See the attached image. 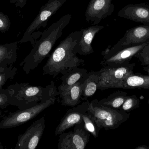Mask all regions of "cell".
Instances as JSON below:
<instances>
[{
    "label": "cell",
    "instance_id": "cell-15",
    "mask_svg": "<svg viewBox=\"0 0 149 149\" xmlns=\"http://www.w3.org/2000/svg\"><path fill=\"white\" fill-rule=\"evenodd\" d=\"M86 76L82 80L74 84L70 88L58 93V96L60 99L59 102L62 106L72 107L79 105L81 101L82 85Z\"/></svg>",
    "mask_w": 149,
    "mask_h": 149
},
{
    "label": "cell",
    "instance_id": "cell-1",
    "mask_svg": "<svg viewBox=\"0 0 149 149\" xmlns=\"http://www.w3.org/2000/svg\"><path fill=\"white\" fill-rule=\"evenodd\" d=\"M81 33V29L73 31L60 42L43 67V75L56 78L84 64L85 60L77 57L74 50Z\"/></svg>",
    "mask_w": 149,
    "mask_h": 149
},
{
    "label": "cell",
    "instance_id": "cell-9",
    "mask_svg": "<svg viewBox=\"0 0 149 149\" xmlns=\"http://www.w3.org/2000/svg\"><path fill=\"white\" fill-rule=\"evenodd\" d=\"M44 116L33 122L24 134L19 135L15 149H35L45 129Z\"/></svg>",
    "mask_w": 149,
    "mask_h": 149
},
{
    "label": "cell",
    "instance_id": "cell-11",
    "mask_svg": "<svg viewBox=\"0 0 149 149\" xmlns=\"http://www.w3.org/2000/svg\"><path fill=\"white\" fill-rule=\"evenodd\" d=\"M89 103V101L87 100L81 104L72 107L67 110L56 128L55 135H59L76 124L83 122L82 115L87 111Z\"/></svg>",
    "mask_w": 149,
    "mask_h": 149
},
{
    "label": "cell",
    "instance_id": "cell-32",
    "mask_svg": "<svg viewBox=\"0 0 149 149\" xmlns=\"http://www.w3.org/2000/svg\"><path fill=\"white\" fill-rule=\"evenodd\" d=\"M148 104L149 106V99H148Z\"/></svg>",
    "mask_w": 149,
    "mask_h": 149
},
{
    "label": "cell",
    "instance_id": "cell-29",
    "mask_svg": "<svg viewBox=\"0 0 149 149\" xmlns=\"http://www.w3.org/2000/svg\"><path fill=\"white\" fill-rule=\"evenodd\" d=\"M135 149H149V147L145 145H140L136 147Z\"/></svg>",
    "mask_w": 149,
    "mask_h": 149
},
{
    "label": "cell",
    "instance_id": "cell-6",
    "mask_svg": "<svg viewBox=\"0 0 149 149\" xmlns=\"http://www.w3.org/2000/svg\"><path fill=\"white\" fill-rule=\"evenodd\" d=\"M67 0H48L40 8L38 15L25 31L20 43L30 41L32 47L35 44L36 31L41 27L45 28L49 19L65 3Z\"/></svg>",
    "mask_w": 149,
    "mask_h": 149
},
{
    "label": "cell",
    "instance_id": "cell-22",
    "mask_svg": "<svg viewBox=\"0 0 149 149\" xmlns=\"http://www.w3.org/2000/svg\"><path fill=\"white\" fill-rule=\"evenodd\" d=\"M82 118L85 128L95 138L98 137L101 129L97 125L92 113L87 110L82 115Z\"/></svg>",
    "mask_w": 149,
    "mask_h": 149
},
{
    "label": "cell",
    "instance_id": "cell-24",
    "mask_svg": "<svg viewBox=\"0 0 149 149\" xmlns=\"http://www.w3.org/2000/svg\"><path fill=\"white\" fill-rule=\"evenodd\" d=\"M140 101L141 100L136 95L127 96L119 109L126 113H130L139 107Z\"/></svg>",
    "mask_w": 149,
    "mask_h": 149
},
{
    "label": "cell",
    "instance_id": "cell-16",
    "mask_svg": "<svg viewBox=\"0 0 149 149\" xmlns=\"http://www.w3.org/2000/svg\"><path fill=\"white\" fill-rule=\"evenodd\" d=\"M115 88L149 89V74L133 73L116 86Z\"/></svg>",
    "mask_w": 149,
    "mask_h": 149
},
{
    "label": "cell",
    "instance_id": "cell-5",
    "mask_svg": "<svg viewBox=\"0 0 149 149\" xmlns=\"http://www.w3.org/2000/svg\"><path fill=\"white\" fill-rule=\"evenodd\" d=\"M56 97L48 95L40 103L24 109H18L13 113H9L4 116L0 122V129H7L16 127L35 118L40 113L54 105Z\"/></svg>",
    "mask_w": 149,
    "mask_h": 149
},
{
    "label": "cell",
    "instance_id": "cell-4",
    "mask_svg": "<svg viewBox=\"0 0 149 149\" xmlns=\"http://www.w3.org/2000/svg\"><path fill=\"white\" fill-rule=\"evenodd\" d=\"M88 110L92 113L98 126L106 131L118 128L130 117V113L103 106L97 99L92 101Z\"/></svg>",
    "mask_w": 149,
    "mask_h": 149
},
{
    "label": "cell",
    "instance_id": "cell-2",
    "mask_svg": "<svg viewBox=\"0 0 149 149\" xmlns=\"http://www.w3.org/2000/svg\"><path fill=\"white\" fill-rule=\"evenodd\" d=\"M72 17L70 14L65 15L42 32L40 39L35 40L33 49L20 64L26 74L36 69L49 56L54 45L62 36L63 30L68 25Z\"/></svg>",
    "mask_w": 149,
    "mask_h": 149
},
{
    "label": "cell",
    "instance_id": "cell-20",
    "mask_svg": "<svg viewBox=\"0 0 149 149\" xmlns=\"http://www.w3.org/2000/svg\"><path fill=\"white\" fill-rule=\"evenodd\" d=\"M99 82V71H92L88 73L82 85L81 101L87 100L95 94L98 89Z\"/></svg>",
    "mask_w": 149,
    "mask_h": 149
},
{
    "label": "cell",
    "instance_id": "cell-31",
    "mask_svg": "<svg viewBox=\"0 0 149 149\" xmlns=\"http://www.w3.org/2000/svg\"><path fill=\"white\" fill-rule=\"evenodd\" d=\"M2 111L0 110V116L2 115Z\"/></svg>",
    "mask_w": 149,
    "mask_h": 149
},
{
    "label": "cell",
    "instance_id": "cell-27",
    "mask_svg": "<svg viewBox=\"0 0 149 149\" xmlns=\"http://www.w3.org/2000/svg\"><path fill=\"white\" fill-rule=\"evenodd\" d=\"M10 106L6 89H0V108H4Z\"/></svg>",
    "mask_w": 149,
    "mask_h": 149
},
{
    "label": "cell",
    "instance_id": "cell-25",
    "mask_svg": "<svg viewBox=\"0 0 149 149\" xmlns=\"http://www.w3.org/2000/svg\"><path fill=\"white\" fill-rule=\"evenodd\" d=\"M135 57L138 59L141 65L143 66V71L149 72V43L136 54Z\"/></svg>",
    "mask_w": 149,
    "mask_h": 149
},
{
    "label": "cell",
    "instance_id": "cell-23",
    "mask_svg": "<svg viewBox=\"0 0 149 149\" xmlns=\"http://www.w3.org/2000/svg\"><path fill=\"white\" fill-rule=\"evenodd\" d=\"M17 73V68L14 66V64L0 68V89L8 80L13 79Z\"/></svg>",
    "mask_w": 149,
    "mask_h": 149
},
{
    "label": "cell",
    "instance_id": "cell-19",
    "mask_svg": "<svg viewBox=\"0 0 149 149\" xmlns=\"http://www.w3.org/2000/svg\"><path fill=\"white\" fill-rule=\"evenodd\" d=\"M87 73L86 69L77 67L63 75L61 78L62 84L58 87V92H61L68 89L82 80Z\"/></svg>",
    "mask_w": 149,
    "mask_h": 149
},
{
    "label": "cell",
    "instance_id": "cell-3",
    "mask_svg": "<svg viewBox=\"0 0 149 149\" xmlns=\"http://www.w3.org/2000/svg\"><path fill=\"white\" fill-rule=\"evenodd\" d=\"M9 104L18 109L30 108L40 103L49 94L45 87L16 82L6 88Z\"/></svg>",
    "mask_w": 149,
    "mask_h": 149
},
{
    "label": "cell",
    "instance_id": "cell-17",
    "mask_svg": "<svg viewBox=\"0 0 149 149\" xmlns=\"http://www.w3.org/2000/svg\"><path fill=\"white\" fill-rule=\"evenodd\" d=\"M18 42L0 44V68L14 64L17 59Z\"/></svg>",
    "mask_w": 149,
    "mask_h": 149
},
{
    "label": "cell",
    "instance_id": "cell-18",
    "mask_svg": "<svg viewBox=\"0 0 149 149\" xmlns=\"http://www.w3.org/2000/svg\"><path fill=\"white\" fill-rule=\"evenodd\" d=\"M90 133L84 127V122L76 124L70 131V139L73 149H84L88 143Z\"/></svg>",
    "mask_w": 149,
    "mask_h": 149
},
{
    "label": "cell",
    "instance_id": "cell-33",
    "mask_svg": "<svg viewBox=\"0 0 149 149\" xmlns=\"http://www.w3.org/2000/svg\"><path fill=\"white\" fill-rule=\"evenodd\" d=\"M148 74H149V72H148Z\"/></svg>",
    "mask_w": 149,
    "mask_h": 149
},
{
    "label": "cell",
    "instance_id": "cell-8",
    "mask_svg": "<svg viewBox=\"0 0 149 149\" xmlns=\"http://www.w3.org/2000/svg\"><path fill=\"white\" fill-rule=\"evenodd\" d=\"M135 63H130L120 66H104L99 71L98 90L101 91L109 88H115L116 86L134 73Z\"/></svg>",
    "mask_w": 149,
    "mask_h": 149
},
{
    "label": "cell",
    "instance_id": "cell-21",
    "mask_svg": "<svg viewBox=\"0 0 149 149\" xmlns=\"http://www.w3.org/2000/svg\"><path fill=\"white\" fill-rule=\"evenodd\" d=\"M127 96V93L126 92L116 91L109 95L107 98L99 101V102L106 106L119 109Z\"/></svg>",
    "mask_w": 149,
    "mask_h": 149
},
{
    "label": "cell",
    "instance_id": "cell-26",
    "mask_svg": "<svg viewBox=\"0 0 149 149\" xmlns=\"http://www.w3.org/2000/svg\"><path fill=\"white\" fill-rule=\"evenodd\" d=\"M11 23L7 15L0 11V32L5 33L10 28Z\"/></svg>",
    "mask_w": 149,
    "mask_h": 149
},
{
    "label": "cell",
    "instance_id": "cell-30",
    "mask_svg": "<svg viewBox=\"0 0 149 149\" xmlns=\"http://www.w3.org/2000/svg\"><path fill=\"white\" fill-rule=\"evenodd\" d=\"M3 149V146H2V145L1 143L0 142V149Z\"/></svg>",
    "mask_w": 149,
    "mask_h": 149
},
{
    "label": "cell",
    "instance_id": "cell-28",
    "mask_svg": "<svg viewBox=\"0 0 149 149\" xmlns=\"http://www.w3.org/2000/svg\"><path fill=\"white\" fill-rule=\"evenodd\" d=\"M10 3H14L16 8H23L25 6L27 3V0H10Z\"/></svg>",
    "mask_w": 149,
    "mask_h": 149
},
{
    "label": "cell",
    "instance_id": "cell-13",
    "mask_svg": "<svg viewBox=\"0 0 149 149\" xmlns=\"http://www.w3.org/2000/svg\"><path fill=\"white\" fill-rule=\"evenodd\" d=\"M117 15L136 22L149 25V4L145 3L128 4L118 12Z\"/></svg>",
    "mask_w": 149,
    "mask_h": 149
},
{
    "label": "cell",
    "instance_id": "cell-12",
    "mask_svg": "<svg viewBox=\"0 0 149 149\" xmlns=\"http://www.w3.org/2000/svg\"><path fill=\"white\" fill-rule=\"evenodd\" d=\"M149 43V25L143 24L129 29L124 36L112 46L120 48L128 45H136Z\"/></svg>",
    "mask_w": 149,
    "mask_h": 149
},
{
    "label": "cell",
    "instance_id": "cell-14",
    "mask_svg": "<svg viewBox=\"0 0 149 149\" xmlns=\"http://www.w3.org/2000/svg\"><path fill=\"white\" fill-rule=\"evenodd\" d=\"M104 28V26L95 24L81 29L82 33L79 41L74 47L76 54L82 56L93 53L92 42L95 35Z\"/></svg>",
    "mask_w": 149,
    "mask_h": 149
},
{
    "label": "cell",
    "instance_id": "cell-10",
    "mask_svg": "<svg viewBox=\"0 0 149 149\" xmlns=\"http://www.w3.org/2000/svg\"><path fill=\"white\" fill-rule=\"evenodd\" d=\"M113 0H90L85 12L86 20L93 25L98 24L102 20L113 14L114 5Z\"/></svg>",
    "mask_w": 149,
    "mask_h": 149
},
{
    "label": "cell",
    "instance_id": "cell-7",
    "mask_svg": "<svg viewBox=\"0 0 149 149\" xmlns=\"http://www.w3.org/2000/svg\"><path fill=\"white\" fill-rule=\"evenodd\" d=\"M147 44L143 43L117 48L109 45L102 52L103 58L101 61V65L102 66H120L128 64Z\"/></svg>",
    "mask_w": 149,
    "mask_h": 149
}]
</instances>
